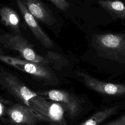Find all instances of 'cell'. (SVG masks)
Returning a JSON list of instances; mask_svg holds the SVG:
<instances>
[{"instance_id": "cell-15", "label": "cell", "mask_w": 125, "mask_h": 125, "mask_svg": "<svg viewBox=\"0 0 125 125\" xmlns=\"http://www.w3.org/2000/svg\"><path fill=\"white\" fill-rule=\"evenodd\" d=\"M103 125H125V115Z\"/></svg>"}, {"instance_id": "cell-13", "label": "cell", "mask_w": 125, "mask_h": 125, "mask_svg": "<svg viewBox=\"0 0 125 125\" xmlns=\"http://www.w3.org/2000/svg\"><path fill=\"white\" fill-rule=\"evenodd\" d=\"M45 58L48 60L49 62H61L62 63L63 65L68 64L67 60H66L60 54L54 52L48 51L46 55Z\"/></svg>"}, {"instance_id": "cell-14", "label": "cell", "mask_w": 125, "mask_h": 125, "mask_svg": "<svg viewBox=\"0 0 125 125\" xmlns=\"http://www.w3.org/2000/svg\"><path fill=\"white\" fill-rule=\"evenodd\" d=\"M57 8L62 11H66L69 7V3L66 0H50Z\"/></svg>"}, {"instance_id": "cell-3", "label": "cell", "mask_w": 125, "mask_h": 125, "mask_svg": "<svg viewBox=\"0 0 125 125\" xmlns=\"http://www.w3.org/2000/svg\"><path fill=\"white\" fill-rule=\"evenodd\" d=\"M0 61L46 83H51L52 84H57L58 83V79L53 72L45 67L43 64L0 54Z\"/></svg>"}, {"instance_id": "cell-10", "label": "cell", "mask_w": 125, "mask_h": 125, "mask_svg": "<svg viewBox=\"0 0 125 125\" xmlns=\"http://www.w3.org/2000/svg\"><path fill=\"white\" fill-rule=\"evenodd\" d=\"M98 3L114 17L125 19V3L119 0H100Z\"/></svg>"}, {"instance_id": "cell-16", "label": "cell", "mask_w": 125, "mask_h": 125, "mask_svg": "<svg viewBox=\"0 0 125 125\" xmlns=\"http://www.w3.org/2000/svg\"><path fill=\"white\" fill-rule=\"evenodd\" d=\"M5 110V108L3 104L0 102V118L3 115Z\"/></svg>"}, {"instance_id": "cell-12", "label": "cell", "mask_w": 125, "mask_h": 125, "mask_svg": "<svg viewBox=\"0 0 125 125\" xmlns=\"http://www.w3.org/2000/svg\"><path fill=\"white\" fill-rule=\"evenodd\" d=\"M118 108L117 106H115L98 111L84 122L76 125H99L114 114Z\"/></svg>"}, {"instance_id": "cell-8", "label": "cell", "mask_w": 125, "mask_h": 125, "mask_svg": "<svg viewBox=\"0 0 125 125\" xmlns=\"http://www.w3.org/2000/svg\"><path fill=\"white\" fill-rule=\"evenodd\" d=\"M16 2L24 21L36 38L44 47L47 48L53 47L52 41L42 29L35 18L30 13L22 0H16Z\"/></svg>"}, {"instance_id": "cell-5", "label": "cell", "mask_w": 125, "mask_h": 125, "mask_svg": "<svg viewBox=\"0 0 125 125\" xmlns=\"http://www.w3.org/2000/svg\"><path fill=\"white\" fill-rule=\"evenodd\" d=\"M10 122L13 125H36L39 122H50L48 117L25 105L15 104L7 110Z\"/></svg>"}, {"instance_id": "cell-9", "label": "cell", "mask_w": 125, "mask_h": 125, "mask_svg": "<svg viewBox=\"0 0 125 125\" xmlns=\"http://www.w3.org/2000/svg\"><path fill=\"white\" fill-rule=\"evenodd\" d=\"M30 13L37 19L48 25L55 21L52 14L39 0H22Z\"/></svg>"}, {"instance_id": "cell-6", "label": "cell", "mask_w": 125, "mask_h": 125, "mask_svg": "<svg viewBox=\"0 0 125 125\" xmlns=\"http://www.w3.org/2000/svg\"><path fill=\"white\" fill-rule=\"evenodd\" d=\"M37 93L61 104L71 119L76 118L81 111L82 106L79 99L71 93L62 90L52 89Z\"/></svg>"}, {"instance_id": "cell-7", "label": "cell", "mask_w": 125, "mask_h": 125, "mask_svg": "<svg viewBox=\"0 0 125 125\" xmlns=\"http://www.w3.org/2000/svg\"><path fill=\"white\" fill-rule=\"evenodd\" d=\"M78 76L90 89L107 96H121L125 95V85L101 81L83 71H77Z\"/></svg>"}, {"instance_id": "cell-11", "label": "cell", "mask_w": 125, "mask_h": 125, "mask_svg": "<svg viewBox=\"0 0 125 125\" xmlns=\"http://www.w3.org/2000/svg\"><path fill=\"white\" fill-rule=\"evenodd\" d=\"M0 17L2 22L15 30H18L20 25V19L15 11L8 7L0 9Z\"/></svg>"}, {"instance_id": "cell-2", "label": "cell", "mask_w": 125, "mask_h": 125, "mask_svg": "<svg viewBox=\"0 0 125 125\" xmlns=\"http://www.w3.org/2000/svg\"><path fill=\"white\" fill-rule=\"evenodd\" d=\"M93 47L105 58L125 62V33H102L92 35Z\"/></svg>"}, {"instance_id": "cell-1", "label": "cell", "mask_w": 125, "mask_h": 125, "mask_svg": "<svg viewBox=\"0 0 125 125\" xmlns=\"http://www.w3.org/2000/svg\"><path fill=\"white\" fill-rule=\"evenodd\" d=\"M0 85L25 105L48 117L52 103L31 90L16 76L10 72L0 70Z\"/></svg>"}, {"instance_id": "cell-4", "label": "cell", "mask_w": 125, "mask_h": 125, "mask_svg": "<svg viewBox=\"0 0 125 125\" xmlns=\"http://www.w3.org/2000/svg\"><path fill=\"white\" fill-rule=\"evenodd\" d=\"M0 42L4 47L18 52L23 59L43 64L49 63L45 57L36 53L27 40L20 34L6 33L1 35Z\"/></svg>"}, {"instance_id": "cell-17", "label": "cell", "mask_w": 125, "mask_h": 125, "mask_svg": "<svg viewBox=\"0 0 125 125\" xmlns=\"http://www.w3.org/2000/svg\"><path fill=\"white\" fill-rule=\"evenodd\" d=\"M48 125H62L61 124H60V123H56V122H52Z\"/></svg>"}]
</instances>
